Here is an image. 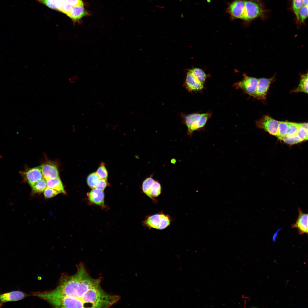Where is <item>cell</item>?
<instances>
[{
    "label": "cell",
    "instance_id": "cell-35",
    "mask_svg": "<svg viewBox=\"0 0 308 308\" xmlns=\"http://www.w3.org/2000/svg\"><path fill=\"white\" fill-rule=\"evenodd\" d=\"M117 126H118V125H113V129H115L117 127Z\"/></svg>",
    "mask_w": 308,
    "mask_h": 308
},
{
    "label": "cell",
    "instance_id": "cell-23",
    "mask_svg": "<svg viewBox=\"0 0 308 308\" xmlns=\"http://www.w3.org/2000/svg\"><path fill=\"white\" fill-rule=\"evenodd\" d=\"M297 135L302 141L308 139V123H299Z\"/></svg>",
    "mask_w": 308,
    "mask_h": 308
},
{
    "label": "cell",
    "instance_id": "cell-9",
    "mask_svg": "<svg viewBox=\"0 0 308 308\" xmlns=\"http://www.w3.org/2000/svg\"><path fill=\"white\" fill-rule=\"evenodd\" d=\"M256 124L258 128L264 129L271 135L276 136L279 121L268 115H264L256 121Z\"/></svg>",
    "mask_w": 308,
    "mask_h": 308
},
{
    "label": "cell",
    "instance_id": "cell-13",
    "mask_svg": "<svg viewBox=\"0 0 308 308\" xmlns=\"http://www.w3.org/2000/svg\"><path fill=\"white\" fill-rule=\"evenodd\" d=\"M298 214L295 223L291 225L292 228H296L299 235L308 234V214L303 212L299 207Z\"/></svg>",
    "mask_w": 308,
    "mask_h": 308
},
{
    "label": "cell",
    "instance_id": "cell-17",
    "mask_svg": "<svg viewBox=\"0 0 308 308\" xmlns=\"http://www.w3.org/2000/svg\"><path fill=\"white\" fill-rule=\"evenodd\" d=\"M87 15L84 6H77L73 7L67 15L74 23L79 21L83 17Z\"/></svg>",
    "mask_w": 308,
    "mask_h": 308
},
{
    "label": "cell",
    "instance_id": "cell-27",
    "mask_svg": "<svg viewBox=\"0 0 308 308\" xmlns=\"http://www.w3.org/2000/svg\"><path fill=\"white\" fill-rule=\"evenodd\" d=\"M308 6L303 5L300 9L299 13V23H304L308 17Z\"/></svg>",
    "mask_w": 308,
    "mask_h": 308
},
{
    "label": "cell",
    "instance_id": "cell-22",
    "mask_svg": "<svg viewBox=\"0 0 308 308\" xmlns=\"http://www.w3.org/2000/svg\"><path fill=\"white\" fill-rule=\"evenodd\" d=\"M30 186L33 193H41L44 191L46 187V181L42 178Z\"/></svg>",
    "mask_w": 308,
    "mask_h": 308
},
{
    "label": "cell",
    "instance_id": "cell-25",
    "mask_svg": "<svg viewBox=\"0 0 308 308\" xmlns=\"http://www.w3.org/2000/svg\"><path fill=\"white\" fill-rule=\"evenodd\" d=\"M303 5V0H293L292 9L295 15L297 22L299 23V13L300 9Z\"/></svg>",
    "mask_w": 308,
    "mask_h": 308
},
{
    "label": "cell",
    "instance_id": "cell-30",
    "mask_svg": "<svg viewBox=\"0 0 308 308\" xmlns=\"http://www.w3.org/2000/svg\"><path fill=\"white\" fill-rule=\"evenodd\" d=\"M44 195L46 198L53 197L58 194V192L55 189L46 187L44 191Z\"/></svg>",
    "mask_w": 308,
    "mask_h": 308
},
{
    "label": "cell",
    "instance_id": "cell-28",
    "mask_svg": "<svg viewBox=\"0 0 308 308\" xmlns=\"http://www.w3.org/2000/svg\"><path fill=\"white\" fill-rule=\"evenodd\" d=\"M96 173L100 179H107L108 172L104 163H102L101 164Z\"/></svg>",
    "mask_w": 308,
    "mask_h": 308
},
{
    "label": "cell",
    "instance_id": "cell-31",
    "mask_svg": "<svg viewBox=\"0 0 308 308\" xmlns=\"http://www.w3.org/2000/svg\"><path fill=\"white\" fill-rule=\"evenodd\" d=\"M108 184L107 179H100L95 189L103 191Z\"/></svg>",
    "mask_w": 308,
    "mask_h": 308
},
{
    "label": "cell",
    "instance_id": "cell-33",
    "mask_svg": "<svg viewBox=\"0 0 308 308\" xmlns=\"http://www.w3.org/2000/svg\"><path fill=\"white\" fill-rule=\"evenodd\" d=\"M67 2L73 7L84 6V3L82 0H68Z\"/></svg>",
    "mask_w": 308,
    "mask_h": 308
},
{
    "label": "cell",
    "instance_id": "cell-34",
    "mask_svg": "<svg viewBox=\"0 0 308 308\" xmlns=\"http://www.w3.org/2000/svg\"><path fill=\"white\" fill-rule=\"evenodd\" d=\"M303 5L308 6V0H303Z\"/></svg>",
    "mask_w": 308,
    "mask_h": 308
},
{
    "label": "cell",
    "instance_id": "cell-7",
    "mask_svg": "<svg viewBox=\"0 0 308 308\" xmlns=\"http://www.w3.org/2000/svg\"><path fill=\"white\" fill-rule=\"evenodd\" d=\"M171 220L168 215L159 214L148 217L144 220V224L149 228L162 230L168 226Z\"/></svg>",
    "mask_w": 308,
    "mask_h": 308
},
{
    "label": "cell",
    "instance_id": "cell-29",
    "mask_svg": "<svg viewBox=\"0 0 308 308\" xmlns=\"http://www.w3.org/2000/svg\"><path fill=\"white\" fill-rule=\"evenodd\" d=\"M299 123L289 122V128L286 135H297Z\"/></svg>",
    "mask_w": 308,
    "mask_h": 308
},
{
    "label": "cell",
    "instance_id": "cell-19",
    "mask_svg": "<svg viewBox=\"0 0 308 308\" xmlns=\"http://www.w3.org/2000/svg\"><path fill=\"white\" fill-rule=\"evenodd\" d=\"M300 79L297 87L291 91V92H302L308 93V73L300 75Z\"/></svg>",
    "mask_w": 308,
    "mask_h": 308
},
{
    "label": "cell",
    "instance_id": "cell-37",
    "mask_svg": "<svg viewBox=\"0 0 308 308\" xmlns=\"http://www.w3.org/2000/svg\"><path fill=\"white\" fill-rule=\"evenodd\" d=\"M38 0L39 1V0Z\"/></svg>",
    "mask_w": 308,
    "mask_h": 308
},
{
    "label": "cell",
    "instance_id": "cell-1",
    "mask_svg": "<svg viewBox=\"0 0 308 308\" xmlns=\"http://www.w3.org/2000/svg\"><path fill=\"white\" fill-rule=\"evenodd\" d=\"M99 284L100 280L92 278L81 264L75 274L62 278L54 290L68 296L81 299L89 289Z\"/></svg>",
    "mask_w": 308,
    "mask_h": 308
},
{
    "label": "cell",
    "instance_id": "cell-8",
    "mask_svg": "<svg viewBox=\"0 0 308 308\" xmlns=\"http://www.w3.org/2000/svg\"><path fill=\"white\" fill-rule=\"evenodd\" d=\"M243 78L241 81L235 83L233 86L236 89H241L253 96L256 90L258 79L243 74Z\"/></svg>",
    "mask_w": 308,
    "mask_h": 308
},
{
    "label": "cell",
    "instance_id": "cell-24",
    "mask_svg": "<svg viewBox=\"0 0 308 308\" xmlns=\"http://www.w3.org/2000/svg\"><path fill=\"white\" fill-rule=\"evenodd\" d=\"M100 179L96 172L93 173L87 177V183L90 188L95 189Z\"/></svg>",
    "mask_w": 308,
    "mask_h": 308
},
{
    "label": "cell",
    "instance_id": "cell-14",
    "mask_svg": "<svg viewBox=\"0 0 308 308\" xmlns=\"http://www.w3.org/2000/svg\"><path fill=\"white\" fill-rule=\"evenodd\" d=\"M40 166L43 178L46 181L59 177L57 167L53 163L47 162Z\"/></svg>",
    "mask_w": 308,
    "mask_h": 308
},
{
    "label": "cell",
    "instance_id": "cell-6",
    "mask_svg": "<svg viewBox=\"0 0 308 308\" xmlns=\"http://www.w3.org/2000/svg\"><path fill=\"white\" fill-rule=\"evenodd\" d=\"M244 1L245 5L244 21H251L262 16L264 14V7L258 0H245Z\"/></svg>",
    "mask_w": 308,
    "mask_h": 308
},
{
    "label": "cell",
    "instance_id": "cell-15",
    "mask_svg": "<svg viewBox=\"0 0 308 308\" xmlns=\"http://www.w3.org/2000/svg\"><path fill=\"white\" fill-rule=\"evenodd\" d=\"M28 295V294L23 292L19 291L0 294V307H1L5 303L19 301L25 298Z\"/></svg>",
    "mask_w": 308,
    "mask_h": 308
},
{
    "label": "cell",
    "instance_id": "cell-4",
    "mask_svg": "<svg viewBox=\"0 0 308 308\" xmlns=\"http://www.w3.org/2000/svg\"><path fill=\"white\" fill-rule=\"evenodd\" d=\"M206 78V74L202 69L193 68L187 73L185 86L189 92L201 91L204 88Z\"/></svg>",
    "mask_w": 308,
    "mask_h": 308
},
{
    "label": "cell",
    "instance_id": "cell-5",
    "mask_svg": "<svg viewBox=\"0 0 308 308\" xmlns=\"http://www.w3.org/2000/svg\"><path fill=\"white\" fill-rule=\"evenodd\" d=\"M211 116L212 114L210 112L184 115L183 118L187 127L188 135L191 137L194 131L202 129Z\"/></svg>",
    "mask_w": 308,
    "mask_h": 308
},
{
    "label": "cell",
    "instance_id": "cell-16",
    "mask_svg": "<svg viewBox=\"0 0 308 308\" xmlns=\"http://www.w3.org/2000/svg\"><path fill=\"white\" fill-rule=\"evenodd\" d=\"M88 199L92 203L104 207L105 195L103 191L94 189L88 194Z\"/></svg>",
    "mask_w": 308,
    "mask_h": 308
},
{
    "label": "cell",
    "instance_id": "cell-10",
    "mask_svg": "<svg viewBox=\"0 0 308 308\" xmlns=\"http://www.w3.org/2000/svg\"><path fill=\"white\" fill-rule=\"evenodd\" d=\"M275 76L274 75L269 78H262L258 79L256 90L253 97L258 100H266L270 85L275 80Z\"/></svg>",
    "mask_w": 308,
    "mask_h": 308
},
{
    "label": "cell",
    "instance_id": "cell-36",
    "mask_svg": "<svg viewBox=\"0 0 308 308\" xmlns=\"http://www.w3.org/2000/svg\"><path fill=\"white\" fill-rule=\"evenodd\" d=\"M208 2L209 1H210V0H208Z\"/></svg>",
    "mask_w": 308,
    "mask_h": 308
},
{
    "label": "cell",
    "instance_id": "cell-20",
    "mask_svg": "<svg viewBox=\"0 0 308 308\" xmlns=\"http://www.w3.org/2000/svg\"><path fill=\"white\" fill-rule=\"evenodd\" d=\"M161 187L160 183L157 181L155 180L145 194L153 199L161 194Z\"/></svg>",
    "mask_w": 308,
    "mask_h": 308
},
{
    "label": "cell",
    "instance_id": "cell-3",
    "mask_svg": "<svg viewBox=\"0 0 308 308\" xmlns=\"http://www.w3.org/2000/svg\"><path fill=\"white\" fill-rule=\"evenodd\" d=\"M33 295L48 301L56 307H84V303L81 299L65 295L54 290L43 293H36Z\"/></svg>",
    "mask_w": 308,
    "mask_h": 308
},
{
    "label": "cell",
    "instance_id": "cell-18",
    "mask_svg": "<svg viewBox=\"0 0 308 308\" xmlns=\"http://www.w3.org/2000/svg\"><path fill=\"white\" fill-rule=\"evenodd\" d=\"M46 187L55 190L59 193H65L64 187L59 177L46 180Z\"/></svg>",
    "mask_w": 308,
    "mask_h": 308
},
{
    "label": "cell",
    "instance_id": "cell-12",
    "mask_svg": "<svg viewBox=\"0 0 308 308\" xmlns=\"http://www.w3.org/2000/svg\"><path fill=\"white\" fill-rule=\"evenodd\" d=\"M245 5L244 0H235L229 5L228 11L233 18L244 20Z\"/></svg>",
    "mask_w": 308,
    "mask_h": 308
},
{
    "label": "cell",
    "instance_id": "cell-21",
    "mask_svg": "<svg viewBox=\"0 0 308 308\" xmlns=\"http://www.w3.org/2000/svg\"><path fill=\"white\" fill-rule=\"evenodd\" d=\"M289 128V122L287 121H279L277 135L276 136L279 139L286 135Z\"/></svg>",
    "mask_w": 308,
    "mask_h": 308
},
{
    "label": "cell",
    "instance_id": "cell-11",
    "mask_svg": "<svg viewBox=\"0 0 308 308\" xmlns=\"http://www.w3.org/2000/svg\"><path fill=\"white\" fill-rule=\"evenodd\" d=\"M23 180L30 186L43 178L40 166L27 169L20 172Z\"/></svg>",
    "mask_w": 308,
    "mask_h": 308
},
{
    "label": "cell",
    "instance_id": "cell-2",
    "mask_svg": "<svg viewBox=\"0 0 308 308\" xmlns=\"http://www.w3.org/2000/svg\"><path fill=\"white\" fill-rule=\"evenodd\" d=\"M119 299L118 296L105 292L99 284L89 289L81 299L84 304L91 303L92 308H107L116 303Z\"/></svg>",
    "mask_w": 308,
    "mask_h": 308
},
{
    "label": "cell",
    "instance_id": "cell-26",
    "mask_svg": "<svg viewBox=\"0 0 308 308\" xmlns=\"http://www.w3.org/2000/svg\"><path fill=\"white\" fill-rule=\"evenodd\" d=\"M281 140L286 143L289 144H297L302 141L297 135H286Z\"/></svg>",
    "mask_w": 308,
    "mask_h": 308
},
{
    "label": "cell",
    "instance_id": "cell-32",
    "mask_svg": "<svg viewBox=\"0 0 308 308\" xmlns=\"http://www.w3.org/2000/svg\"><path fill=\"white\" fill-rule=\"evenodd\" d=\"M73 7L66 2L63 5L61 11L67 15Z\"/></svg>",
    "mask_w": 308,
    "mask_h": 308
}]
</instances>
